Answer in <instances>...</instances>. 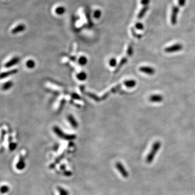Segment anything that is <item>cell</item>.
I'll return each instance as SVG.
<instances>
[{"label":"cell","instance_id":"obj_1","mask_svg":"<svg viewBox=\"0 0 195 195\" xmlns=\"http://www.w3.org/2000/svg\"><path fill=\"white\" fill-rule=\"evenodd\" d=\"M186 3V0H178V2L177 6H172L171 14L170 21L173 25H175L177 22V16L178 14L180 8L184 6Z\"/></svg>","mask_w":195,"mask_h":195},{"label":"cell","instance_id":"obj_2","mask_svg":"<svg viewBox=\"0 0 195 195\" xmlns=\"http://www.w3.org/2000/svg\"><path fill=\"white\" fill-rule=\"evenodd\" d=\"M162 145V143L159 141H156L153 143L152 148L150 151L149 153L147 155L146 158V162L148 164H150L152 162L153 159L155 157L156 154L160 149Z\"/></svg>","mask_w":195,"mask_h":195},{"label":"cell","instance_id":"obj_3","mask_svg":"<svg viewBox=\"0 0 195 195\" xmlns=\"http://www.w3.org/2000/svg\"><path fill=\"white\" fill-rule=\"evenodd\" d=\"M183 48V46L181 43H176L175 45L167 47L164 49V51L167 53H175L176 52H178L181 51Z\"/></svg>","mask_w":195,"mask_h":195},{"label":"cell","instance_id":"obj_4","mask_svg":"<svg viewBox=\"0 0 195 195\" xmlns=\"http://www.w3.org/2000/svg\"><path fill=\"white\" fill-rule=\"evenodd\" d=\"M142 8L139 11V12L138 13V15H137V20H136V23H139L140 22V21L141 19H142L144 16L145 15L146 13L148 11L149 8V4L147 5H144V6H142Z\"/></svg>","mask_w":195,"mask_h":195},{"label":"cell","instance_id":"obj_5","mask_svg":"<svg viewBox=\"0 0 195 195\" xmlns=\"http://www.w3.org/2000/svg\"><path fill=\"white\" fill-rule=\"evenodd\" d=\"M116 166L118 171L120 172L121 175L123 176L124 178H127L129 177V173L125 169L122 164H121L120 162H117Z\"/></svg>","mask_w":195,"mask_h":195},{"label":"cell","instance_id":"obj_6","mask_svg":"<svg viewBox=\"0 0 195 195\" xmlns=\"http://www.w3.org/2000/svg\"><path fill=\"white\" fill-rule=\"evenodd\" d=\"M139 71L143 73H145L146 74L152 75L155 73V70L154 68L151 67H148V66H143L140 67Z\"/></svg>","mask_w":195,"mask_h":195},{"label":"cell","instance_id":"obj_7","mask_svg":"<svg viewBox=\"0 0 195 195\" xmlns=\"http://www.w3.org/2000/svg\"><path fill=\"white\" fill-rule=\"evenodd\" d=\"M149 100L152 103H160L163 100V97L159 94H154L150 97Z\"/></svg>","mask_w":195,"mask_h":195},{"label":"cell","instance_id":"obj_8","mask_svg":"<svg viewBox=\"0 0 195 195\" xmlns=\"http://www.w3.org/2000/svg\"><path fill=\"white\" fill-rule=\"evenodd\" d=\"M124 85L127 87L133 88L136 85V81L133 80H130L125 81L123 82Z\"/></svg>","mask_w":195,"mask_h":195},{"label":"cell","instance_id":"obj_9","mask_svg":"<svg viewBox=\"0 0 195 195\" xmlns=\"http://www.w3.org/2000/svg\"><path fill=\"white\" fill-rule=\"evenodd\" d=\"M17 62H18V58H13L12 60H11L10 61L6 63V67H10V66H12L13 65H15Z\"/></svg>","mask_w":195,"mask_h":195},{"label":"cell","instance_id":"obj_10","mask_svg":"<svg viewBox=\"0 0 195 195\" xmlns=\"http://www.w3.org/2000/svg\"><path fill=\"white\" fill-rule=\"evenodd\" d=\"M16 71L15 70H14V71H12L8 72H6V73H2L1 74V78H2L3 77H7L8 75H10L12 74L13 73H15Z\"/></svg>","mask_w":195,"mask_h":195},{"label":"cell","instance_id":"obj_11","mask_svg":"<svg viewBox=\"0 0 195 195\" xmlns=\"http://www.w3.org/2000/svg\"><path fill=\"white\" fill-rule=\"evenodd\" d=\"M35 66V63L32 60H28L27 62V66L29 68H32L34 67Z\"/></svg>","mask_w":195,"mask_h":195},{"label":"cell","instance_id":"obj_12","mask_svg":"<svg viewBox=\"0 0 195 195\" xmlns=\"http://www.w3.org/2000/svg\"><path fill=\"white\" fill-rule=\"evenodd\" d=\"M135 28L137 30H143L144 29V26H143V25L142 23H136Z\"/></svg>","mask_w":195,"mask_h":195},{"label":"cell","instance_id":"obj_13","mask_svg":"<svg viewBox=\"0 0 195 195\" xmlns=\"http://www.w3.org/2000/svg\"><path fill=\"white\" fill-rule=\"evenodd\" d=\"M86 77V75L84 73H81L79 74L78 75V79L81 80H84Z\"/></svg>","mask_w":195,"mask_h":195},{"label":"cell","instance_id":"obj_14","mask_svg":"<svg viewBox=\"0 0 195 195\" xmlns=\"http://www.w3.org/2000/svg\"><path fill=\"white\" fill-rule=\"evenodd\" d=\"M116 64H117V61L115 58H112L110 61V65L111 67L115 66L116 65Z\"/></svg>","mask_w":195,"mask_h":195},{"label":"cell","instance_id":"obj_15","mask_svg":"<svg viewBox=\"0 0 195 195\" xmlns=\"http://www.w3.org/2000/svg\"><path fill=\"white\" fill-rule=\"evenodd\" d=\"M86 58H85L84 57H82L81 58L79 59V62L81 65H84L86 63Z\"/></svg>","mask_w":195,"mask_h":195},{"label":"cell","instance_id":"obj_16","mask_svg":"<svg viewBox=\"0 0 195 195\" xmlns=\"http://www.w3.org/2000/svg\"><path fill=\"white\" fill-rule=\"evenodd\" d=\"M150 2V0H141L140 1V3L142 6L149 4Z\"/></svg>","mask_w":195,"mask_h":195},{"label":"cell","instance_id":"obj_17","mask_svg":"<svg viewBox=\"0 0 195 195\" xmlns=\"http://www.w3.org/2000/svg\"><path fill=\"white\" fill-rule=\"evenodd\" d=\"M56 12H57L58 14H62V13H64V9L63 8H62V7H60V8H58L56 9Z\"/></svg>","mask_w":195,"mask_h":195},{"label":"cell","instance_id":"obj_18","mask_svg":"<svg viewBox=\"0 0 195 195\" xmlns=\"http://www.w3.org/2000/svg\"><path fill=\"white\" fill-rule=\"evenodd\" d=\"M11 86H12V84L9 82V83H7L6 84H4V86H3V88H4V89L6 90V89H8Z\"/></svg>","mask_w":195,"mask_h":195}]
</instances>
